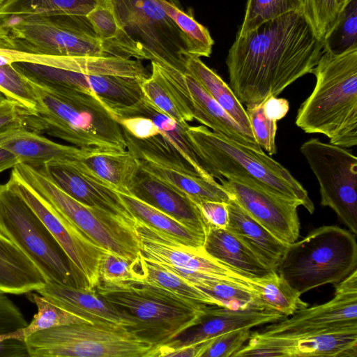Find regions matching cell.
Returning a JSON list of instances; mask_svg holds the SVG:
<instances>
[{"instance_id":"6da1fadb","label":"cell","mask_w":357,"mask_h":357,"mask_svg":"<svg viewBox=\"0 0 357 357\" xmlns=\"http://www.w3.org/2000/svg\"><path fill=\"white\" fill-rule=\"evenodd\" d=\"M323 52V40L305 15L284 13L236 35L226 60L229 86L245 105L277 97L312 73Z\"/></svg>"},{"instance_id":"7a4b0ae2","label":"cell","mask_w":357,"mask_h":357,"mask_svg":"<svg viewBox=\"0 0 357 357\" xmlns=\"http://www.w3.org/2000/svg\"><path fill=\"white\" fill-rule=\"evenodd\" d=\"M316 83L299 107L296 125L309 134L326 135L330 143L357 144V48L341 54L324 52L312 70Z\"/></svg>"},{"instance_id":"3957f363","label":"cell","mask_w":357,"mask_h":357,"mask_svg":"<svg viewBox=\"0 0 357 357\" xmlns=\"http://www.w3.org/2000/svg\"><path fill=\"white\" fill-rule=\"evenodd\" d=\"M28 79L36 96L37 132L85 150H127L121 126L99 99Z\"/></svg>"},{"instance_id":"277c9868","label":"cell","mask_w":357,"mask_h":357,"mask_svg":"<svg viewBox=\"0 0 357 357\" xmlns=\"http://www.w3.org/2000/svg\"><path fill=\"white\" fill-rule=\"evenodd\" d=\"M187 133L199 158L214 178L239 179L298 202L312 214L314 204L307 190L280 163L263 150L246 146L210 130L190 126Z\"/></svg>"},{"instance_id":"5b68a950","label":"cell","mask_w":357,"mask_h":357,"mask_svg":"<svg viewBox=\"0 0 357 357\" xmlns=\"http://www.w3.org/2000/svg\"><path fill=\"white\" fill-rule=\"evenodd\" d=\"M96 290L132 322L130 331L153 347L167 342L192 325L208 305L137 281L123 288L100 284Z\"/></svg>"},{"instance_id":"8992f818","label":"cell","mask_w":357,"mask_h":357,"mask_svg":"<svg viewBox=\"0 0 357 357\" xmlns=\"http://www.w3.org/2000/svg\"><path fill=\"white\" fill-rule=\"evenodd\" d=\"M356 269L354 234L326 225L288 245L275 272L302 294L328 283L336 284Z\"/></svg>"},{"instance_id":"52a82bcc","label":"cell","mask_w":357,"mask_h":357,"mask_svg":"<svg viewBox=\"0 0 357 357\" xmlns=\"http://www.w3.org/2000/svg\"><path fill=\"white\" fill-rule=\"evenodd\" d=\"M0 232L19 247L46 279L79 288L67 255L25 200L0 184Z\"/></svg>"},{"instance_id":"ba28073f","label":"cell","mask_w":357,"mask_h":357,"mask_svg":"<svg viewBox=\"0 0 357 357\" xmlns=\"http://www.w3.org/2000/svg\"><path fill=\"white\" fill-rule=\"evenodd\" d=\"M29 357H144L153 344L123 327L75 324L24 339Z\"/></svg>"},{"instance_id":"9c48e42d","label":"cell","mask_w":357,"mask_h":357,"mask_svg":"<svg viewBox=\"0 0 357 357\" xmlns=\"http://www.w3.org/2000/svg\"><path fill=\"white\" fill-rule=\"evenodd\" d=\"M14 168L59 213L96 243L130 263L138 256L141 245L134 227L75 200L55 184L42 166L19 163Z\"/></svg>"},{"instance_id":"30bf717a","label":"cell","mask_w":357,"mask_h":357,"mask_svg":"<svg viewBox=\"0 0 357 357\" xmlns=\"http://www.w3.org/2000/svg\"><path fill=\"white\" fill-rule=\"evenodd\" d=\"M6 24L15 50L58 56H116L96 35L86 16L11 15Z\"/></svg>"},{"instance_id":"8fae6325","label":"cell","mask_w":357,"mask_h":357,"mask_svg":"<svg viewBox=\"0 0 357 357\" xmlns=\"http://www.w3.org/2000/svg\"><path fill=\"white\" fill-rule=\"evenodd\" d=\"M108 1L119 26L144 59L186 71L184 35L158 0Z\"/></svg>"},{"instance_id":"7c38bea8","label":"cell","mask_w":357,"mask_h":357,"mask_svg":"<svg viewBox=\"0 0 357 357\" xmlns=\"http://www.w3.org/2000/svg\"><path fill=\"white\" fill-rule=\"evenodd\" d=\"M300 151L317 178L321 204L357 234V158L346 148L311 138Z\"/></svg>"},{"instance_id":"4fadbf2b","label":"cell","mask_w":357,"mask_h":357,"mask_svg":"<svg viewBox=\"0 0 357 357\" xmlns=\"http://www.w3.org/2000/svg\"><path fill=\"white\" fill-rule=\"evenodd\" d=\"M29 205L67 255L79 288L93 290L100 285L99 268L107 250L88 237L59 213L13 168L7 182Z\"/></svg>"},{"instance_id":"5bb4252c","label":"cell","mask_w":357,"mask_h":357,"mask_svg":"<svg viewBox=\"0 0 357 357\" xmlns=\"http://www.w3.org/2000/svg\"><path fill=\"white\" fill-rule=\"evenodd\" d=\"M135 229L141 253L147 259L174 272L201 273L231 280L250 286V277L220 262L203 248L184 245L136 220Z\"/></svg>"},{"instance_id":"9a60e30c","label":"cell","mask_w":357,"mask_h":357,"mask_svg":"<svg viewBox=\"0 0 357 357\" xmlns=\"http://www.w3.org/2000/svg\"><path fill=\"white\" fill-rule=\"evenodd\" d=\"M158 65L176 98L193 119L237 143L262 151L253 133L237 123L191 74Z\"/></svg>"},{"instance_id":"2e32d148","label":"cell","mask_w":357,"mask_h":357,"mask_svg":"<svg viewBox=\"0 0 357 357\" xmlns=\"http://www.w3.org/2000/svg\"><path fill=\"white\" fill-rule=\"evenodd\" d=\"M219 181L245 211L280 241L289 245L298 239L300 231L298 202L271 193L250 182L234 178Z\"/></svg>"},{"instance_id":"e0dca14e","label":"cell","mask_w":357,"mask_h":357,"mask_svg":"<svg viewBox=\"0 0 357 357\" xmlns=\"http://www.w3.org/2000/svg\"><path fill=\"white\" fill-rule=\"evenodd\" d=\"M291 316L257 332L263 337L297 339L323 330L356 324L357 294L335 291V296L330 301L307 307Z\"/></svg>"},{"instance_id":"ac0fdd59","label":"cell","mask_w":357,"mask_h":357,"mask_svg":"<svg viewBox=\"0 0 357 357\" xmlns=\"http://www.w3.org/2000/svg\"><path fill=\"white\" fill-rule=\"evenodd\" d=\"M42 167L55 184L75 200L135 227L136 220L116 190L79 170L70 161L54 162Z\"/></svg>"},{"instance_id":"d6986e66","label":"cell","mask_w":357,"mask_h":357,"mask_svg":"<svg viewBox=\"0 0 357 357\" xmlns=\"http://www.w3.org/2000/svg\"><path fill=\"white\" fill-rule=\"evenodd\" d=\"M286 318L274 311L257 309L233 310L208 305L195 323L167 342L156 346L177 349L206 341L226 333L274 323Z\"/></svg>"},{"instance_id":"ffe728a7","label":"cell","mask_w":357,"mask_h":357,"mask_svg":"<svg viewBox=\"0 0 357 357\" xmlns=\"http://www.w3.org/2000/svg\"><path fill=\"white\" fill-rule=\"evenodd\" d=\"M36 292L92 324L127 329L132 325L128 319L100 296L96 289L89 290L47 281Z\"/></svg>"},{"instance_id":"44dd1931","label":"cell","mask_w":357,"mask_h":357,"mask_svg":"<svg viewBox=\"0 0 357 357\" xmlns=\"http://www.w3.org/2000/svg\"><path fill=\"white\" fill-rule=\"evenodd\" d=\"M206 235L208 224L190 198L141 168L130 195Z\"/></svg>"},{"instance_id":"7402d4cb","label":"cell","mask_w":357,"mask_h":357,"mask_svg":"<svg viewBox=\"0 0 357 357\" xmlns=\"http://www.w3.org/2000/svg\"><path fill=\"white\" fill-rule=\"evenodd\" d=\"M0 148L12 153L20 163L36 167L54 162L77 160L89 151L54 142L24 128L1 132Z\"/></svg>"},{"instance_id":"603a6c76","label":"cell","mask_w":357,"mask_h":357,"mask_svg":"<svg viewBox=\"0 0 357 357\" xmlns=\"http://www.w3.org/2000/svg\"><path fill=\"white\" fill-rule=\"evenodd\" d=\"M70 162L79 170L126 195H130L140 169L138 159L128 150L87 151L81 158Z\"/></svg>"},{"instance_id":"cb8c5ba5","label":"cell","mask_w":357,"mask_h":357,"mask_svg":"<svg viewBox=\"0 0 357 357\" xmlns=\"http://www.w3.org/2000/svg\"><path fill=\"white\" fill-rule=\"evenodd\" d=\"M227 205L229 220L226 229L255 252L268 267L275 271L288 245L252 218L233 197Z\"/></svg>"},{"instance_id":"d4e9b609","label":"cell","mask_w":357,"mask_h":357,"mask_svg":"<svg viewBox=\"0 0 357 357\" xmlns=\"http://www.w3.org/2000/svg\"><path fill=\"white\" fill-rule=\"evenodd\" d=\"M208 225L204 249L211 257L250 277L260 278L275 271L231 231Z\"/></svg>"},{"instance_id":"484cf974","label":"cell","mask_w":357,"mask_h":357,"mask_svg":"<svg viewBox=\"0 0 357 357\" xmlns=\"http://www.w3.org/2000/svg\"><path fill=\"white\" fill-rule=\"evenodd\" d=\"M117 121L123 118L142 116L150 118L160 130V133L178 151L195 172L205 180L215 183L204 162L197 155L187 133L189 125L181 126L174 119L157 110L144 98L137 104L115 112Z\"/></svg>"},{"instance_id":"4316f807","label":"cell","mask_w":357,"mask_h":357,"mask_svg":"<svg viewBox=\"0 0 357 357\" xmlns=\"http://www.w3.org/2000/svg\"><path fill=\"white\" fill-rule=\"evenodd\" d=\"M46 282L31 259L0 232V293L28 294Z\"/></svg>"},{"instance_id":"83f0119b","label":"cell","mask_w":357,"mask_h":357,"mask_svg":"<svg viewBox=\"0 0 357 357\" xmlns=\"http://www.w3.org/2000/svg\"><path fill=\"white\" fill-rule=\"evenodd\" d=\"M138 160L143 171L177 190L196 204L204 201L227 203L232 198L220 183L209 182L195 173L147 160Z\"/></svg>"},{"instance_id":"f1b7e54d","label":"cell","mask_w":357,"mask_h":357,"mask_svg":"<svg viewBox=\"0 0 357 357\" xmlns=\"http://www.w3.org/2000/svg\"><path fill=\"white\" fill-rule=\"evenodd\" d=\"M291 340L294 357L357 356V324L328 328Z\"/></svg>"},{"instance_id":"f546056e","label":"cell","mask_w":357,"mask_h":357,"mask_svg":"<svg viewBox=\"0 0 357 357\" xmlns=\"http://www.w3.org/2000/svg\"><path fill=\"white\" fill-rule=\"evenodd\" d=\"M132 281L146 283L168 291L182 298L206 305L215 301L195 285L171 270L150 261L141 253L130 263Z\"/></svg>"},{"instance_id":"4dcf8cb0","label":"cell","mask_w":357,"mask_h":357,"mask_svg":"<svg viewBox=\"0 0 357 357\" xmlns=\"http://www.w3.org/2000/svg\"><path fill=\"white\" fill-rule=\"evenodd\" d=\"M136 220L176 241L196 248H203L205 234L197 231L153 206L129 195L119 192Z\"/></svg>"},{"instance_id":"1f68e13d","label":"cell","mask_w":357,"mask_h":357,"mask_svg":"<svg viewBox=\"0 0 357 357\" xmlns=\"http://www.w3.org/2000/svg\"><path fill=\"white\" fill-rule=\"evenodd\" d=\"M250 287L261 310L274 311L287 317L308 307V304L301 299V294L275 271L263 277L253 278Z\"/></svg>"},{"instance_id":"d6a6232c","label":"cell","mask_w":357,"mask_h":357,"mask_svg":"<svg viewBox=\"0 0 357 357\" xmlns=\"http://www.w3.org/2000/svg\"><path fill=\"white\" fill-rule=\"evenodd\" d=\"M186 71L191 74L208 93L241 127L253 133L245 109L235 96L230 86L199 57L188 55Z\"/></svg>"},{"instance_id":"836d02e7","label":"cell","mask_w":357,"mask_h":357,"mask_svg":"<svg viewBox=\"0 0 357 357\" xmlns=\"http://www.w3.org/2000/svg\"><path fill=\"white\" fill-rule=\"evenodd\" d=\"M90 89L106 106L112 115L121 109L131 107L144 98L142 83L136 77L87 75Z\"/></svg>"},{"instance_id":"e575fe53","label":"cell","mask_w":357,"mask_h":357,"mask_svg":"<svg viewBox=\"0 0 357 357\" xmlns=\"http://www.w3.org/2000/svg\"><path fill=\"white\" fill-rule=\"evenodd\" d=\"M185 280L209 296L218 306L233 310H261L248 285L205 274L193 275Z\"/></svg>"},{"instance_id":"d590c367","label":"cell","mask_w":357,"mask_h":357,"mask_svg":"<svg viewBox=\"0 0 357 357\" xmlns=\"http://www.w3.org/2000/svg\"><path fill=\"white\" fill-rule=\"evenodd\" d=\"M86 17L98 37L110 47L116 56L144 59L137 45L119 26L108 0H98L97 6Z\"/></svg>"},{"instance_id":"8d00e7d4","label":"cell","mask_w":357,"mask_h":357,"mask_svg":"<svg viewBox=\"0 0 357 357\" xmlns=\"http://www.w3.org/2000/svg\"><path fill=\"white\" fill-rule=\"evenodd\" d=\"M158 1L183 33L188 54L209 57L214 41L208 29L195 19L192 11L185 12L178 0Z\"/></svg>"},{"instance_id":"74e56055","label":"cell","mask_w":357,"mask_h":357,"mask_svg":"<svg viewBox=\"0 0 357 357\" xmlns=\"http://www.w3.org/2000/svg\"><path fill=\"white\" fill-rule=\"evenodd\" d=\"M142 89L145 98L157 110L178 124L187 126L193 121L176 98L156 62L151 61V75L142 82Z\"/></svg>"},{"instance_id":"f35d334b","label":"cell","mask_w":357,"mask_h":357,"mask_svg":"<svg viewBox=\"0 0 357 357\" xmlns=\"http://www.w3.org/2000/svg\"><path fill=\"white\" fill-rule=\"evenodd\" d=\"M27 297L36 305L37 313L31 322L21 329L24 340L38 331L54 327L75 324H92L89 320L59 307L37 292H29Z\"/></svg>"},{"instance_id":"ab89813d","label":"cell","mask_w":357,"mask_h":357,"mask_svg":"<svg viewBox=\"0 0 357 357\" xmlns=\"http://www.w3.org/2000/svg\"><path fill=\"white\" fill-rule=\"evenodd\" d=\"M294 11L302 13L308 18L307 0H248L237 35H245L264 22Z\"/></svg>"},{"instance_id":"60d3db41","label":"cell","mask_w":357,"mask_h":357,"mask_svg":"<svg viewBox=\"0 0 357 357\" xmlns=\"http://www.w3.org/2000/svg\"><path fill=\"white\" fill-rule=\"evenodd\" d=\"M324 52L341 54L357 48V0H349L323 39Z\"/></svg>"},{"instance_id":"b9f144b4","label":"cell","mask_w":357,"mask_h":357,"mask_svg":"<svg viewBox=\"0 0 357 357\" xmlns=\"http://www.w3.org/2000/svg\"><path fill=\"white\" fill-rule=\"evenodd\" d=\"M98 3V0H19L10 15L86 16Z\"/></svg>"},{"instance_id":"7bdbcfd3","label":"cell","mask_w":357,"mask_h":357,"mask_svg":"<svg viewBox=\"0 0 357 357\" xmlns=\"http://www.w3.org/2000/svg\"><path fill=\"white\" fill-rule=\"evenodd\" d=\"M0 91L35 111L37 100L34 89L12 64L0 66Z\"/></svg>"},{"instance_id":"ee69618b","label":"cell","mask_w":357,"mask_h":357,"mask_svg":"<svg viewBox=\"0 0 357 357\" xmlns=\"http://www.w3.org/2000/svg\"><path fill=\"white\" fill-rule=\"evenodd\" d=\"M245 111L257 143L268 152V155L275 154L277 121L266 114L264 100L246 105Z\"/></svg>"},{"instance_id":"f6af8a7d","label":"cell","mask_w":357,"mask_h":357,"mask_svg":"<svg viewBox=\"0 0 357 357\" xmlns=\"http://www.w3.org/2000/svg\"><path fill=\"white\" fill-rule=\"evenodd\" d=\"M36 112L0 91V133L19 128L36 132Z\"/></svg>"},{"instance_id":"bcb514c9","label":"cell","mask_w":357,"mask_h":357,"mask_svg":"<svg viewBox=\"0 0 357 357\" xmlns=\"http://www.w3.org/2000/svg\"><path fill=\"white\" fill-rule=\"evenodd\" d=\"M99 277L100 284L109 288H123L133 280L130 262L109 250L102 255Z\"/></svg>"},{"instance_id":"7dc6e473","label":"cell","mask_w":357,"mask_h":357,"mask_svg":"<svg viewBox=\"0 0 357 357\" xmlns=\"http://www.w3.org/2000/svg\"><path fill=\"white\" fill-rule=\"evenodd\" d=\"M250 328L232 331L212 338L199 357H234L248 341Z\"/></svg>"},{"instance_id":"c3c4849f","label":"cell","mask_w":357,"mask_h":357,"mask_svg":"<svg viewBox=\"0 0 357 357\" xmlns=\"http://www.w3.org/2000/svg\"><path fill=\"white\" fill-rule=\"evenodd\" d=\"M308 18L323 40L340 13L335 0H307Z\"/></svg>"},{"instance_id":"681fc988","label":"cell","mask_w":357,"mask_h":357,"mask_svg":"<svg viewBox=\"0 0 357 357\" xmlns=\"http://www.w3.org/2000/svg\"><path fill=\"white\" fill-rule=\"evenodd\" d=\"M27 324L20 309L5 294L0 293V334L18 331Z\"/></svg>"},{"instance_id":"f907efd6","label":"cell","mask_w":357,"mask_h":357,"mask_svg":"<svg viewBox=\"0 0 357 357\" xmlns=\"http://www.w3.org/2000/svg\"><path fill=\"white\" fill-rule=\"evenodd\" d=\"M123 130L138 139H146L160 134L155 123L146 116H136L123 118L118 121Z\"/></svg>"},{"instance_id":"816d5d0a","label":"cell","mask_w":357,"mask_h":357,"mask_svg":"<svg viewBox=\"0 0 357 357\" xmlns=\"http://www.w3.org/2000/svg\"><path fill=\"white\" fill-rule=\"evenodd\" d=\"M197 206L208 225L226 229L229 220L227 203L204 201Z\"/></svg>"},{"instance_id":"f5cc1de1","label":"cell","mask_w":357,"mask_h":357,"mask_svg":"<svg viewBox=\"0 0 357 357\" xmlns=\"http://www.w3.org/2000/svg\"><path fill=\"white\" fill-rule=\"evenodd\" d=\"M0 357H29L24 340L10 338L1 342Z\"/></svg>"},{"instance_id":"db71d44e","label":"cell","mask_w":357,"mask_h":357,"mask_svg":"<svg viewBox=\"0 0 357 357\" xmlns=\"http://www.w3.org/2000/svg\"><path fill=\"white\" fill-rule=\"evenodd\" d=\"M264 108L266 114L278 121L285 116L289 111V104L284 98L269 97L264 100Z\"/></svg>"},{"instance_id":"11a10c76","label":"cell","mask_w":357,"mask_h":357,"mask_svg":"<svg viewBox=\"0 0 357 357\" xmlns=\"http://www.w3.org/2000/svg\"><path fill=\"white\" fill-rule=\"evenodd\" d=\"M19 163L20 161L12 153L0 148V173L14 168Z\"/></svg>"},{"instance_id":"9f6ffc18","label":"cell","mask_w":357,"mask_h":357,"mask_svg":"<svg viewBox=\"0 0 357 357\" xmlns=\"http://www.w3.org/2000/svg\"><path fill=\"white\" fill-rule=\"evenodd\" d=\"M19 0H0V15H8Z\"/></svg>"},{"instance_id":"6f0895ef","label":"cell","mask_w":357,"mask_h":357,"mask_svg":"<svg viewBox=\"0 0 357 357\" xmlns=\"http://www.w3.org/2000/svg\"><path fill=\"white\" fill-rule=\"evenodd\" d=\"M337 4V6L340 12V10L345 6L347 2L349 0H335Z\"/></svg>"},{"instance_id":"680465c9","label":"cell","mask_w":357,"mask_h":357,"mask_svg":"<svg viewBox=\"0 0 357 357\" xmlns=\"http://www.w3.org/2000/svg\"></svg>"}]
</instances>
